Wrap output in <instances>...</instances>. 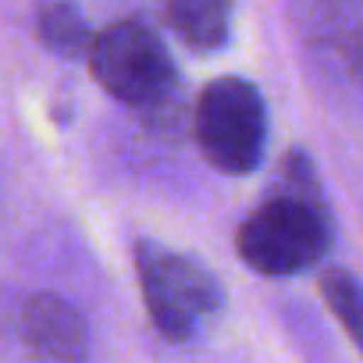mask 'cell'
I'll list each match as a JSON object with an SVG mask.
<instances>
[{"label": "cell", "instance_id": "6da1fadb", "mask_svg": "<svg viewBox=\"0 0 363 363\" xmlns=\"http://www.w3.org/2000/svg\"><path fill=\"white\" fill-rule=\"evenodd\" d=\"M331 214L320 196V182L303 153H289L281 186L264 196L239 225V260L267 278H292L317 267L331 250Z\"/></svg>", "mask_w": 363, "mask_h": 363}, {"label": "cell", "instance_id": "7a4b0ae2", "mask_svg": "<svg viewBox=\"0 0 363 363\" xmlns=\"http://www.w3.org/2000/svg\"><path fill=\"white\" fill-rule=\"evenodd\" d=\"M135 278L150 324L174 345L203 338L221 317L225 292L218 278L189 253L143 239L135 242Z\"/></svg>", "mask_w": 363, "mask_h": 363}, {"label": "cell", "instance_id": "3957f363", "mask_svg": "<svg viewBox=\"0 0 363 363\" xmlns=\"http://www.w3.org/2000/svg\"><path fill=\"white\" fill-rule=\"evenodd\" d=\"M86 65L96 86L132 111H157L178 89V68L160 33L143 18H121L89 36Z\"/></svg>", "mask_w": 363, "mask_h": 363}, {"label": "cell", "instance_id": "277c9868", "mask_svg": "<svg viewBox=\"0 0 363 363\" xmlns=\"http://www.w3.org/2000/svg\"><path fill=\"white\" fill-rule=\"evenodd\" d=\"M193 135L203 160L221 174H253L267 153V104L264 93L239 75L207 82L196 96Z\"/></svg>", "mask_w": 363, "mask_h": 363}, {"label": "cell", "instance_id": "5b68a950", "mask_svg": "<svg viewBox=\"0 0 363 363\" xmlns=\"http://www.w3.org/2000/svg\"><path fill=\"white\" fill-rule=\"evenodd\" d=\"M18 342L33 359H86L89 331L75 303L57 292H36L18 306Z\"/></svg>", "mask_w": 363, "mask_h": 363}, {"label": "cell", "instance_id": "8992f818", "mask_svg": "<svg viewBox=\"0 0 363 363\" xmlns=\"http://www.w3.org/2000/svg\"><path fill=\"white\" fill-rule=\"evenodd\" d=\"M235 0H167L164 22L189 50L214 54L232 36Z\"/></svg>", "mask_w": 363, "mask_h": 363}, {"label": "cell", "instance_id": "52a82bcc", "mask_svg": "<svg viewBox=\"0 0 363 363\" xmlns=\"http://www.w3.org/2000/svg\"><path fill=\"white\" fill-rule=\"evenodd\" d=\"M36 36L57 57H86L89 29L72 0H43L36 8Z\"/></svg>", "mask_w": 363, "mask_h": 363}, {"label": "cell", "instance_id": "ba28073f", "mask_svg": "<svg viewBox=\"0 0 363 363\" xmlns=\"http://www.w3.org/2000/svg\"><path fill=\"white\" fill-rule=\"evenodd\" d=\"M317 289H320V299L328 303L331 317L349 335V342L363 352V285L356 281V274L345 267H328L320 274Z\"/></svg>", "mask_w": 363, "mask_h": 363}, {"label": "cell", "instance_id": "9c48e42d", "mask_svg": "<svg viewBox=\"0 0 363 363\" xmlns=\"http://www.w3.org/2000/svg\"><path fill=\"white\" fill-rule=\"evenodd\" d=\"M338 54H342V65H345V72L352 75V82L363 89V15L342 33Z\"/></svg>", "mask_w": 363, "mask_h": 363}]
</instances>
